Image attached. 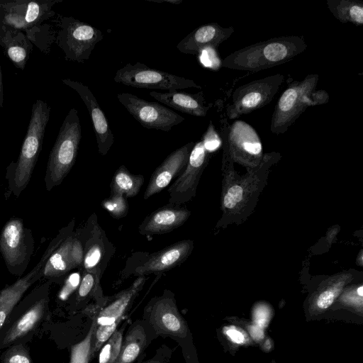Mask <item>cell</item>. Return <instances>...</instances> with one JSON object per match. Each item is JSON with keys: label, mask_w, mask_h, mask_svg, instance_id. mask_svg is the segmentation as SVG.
<instances>
[{"label": "cell", "mask_w": 363, "mask_h": 363, "mask_svg": "<svg viewBox=\"0 0 363 363\" xmlns=\"http://www.w3.org/2000/svg\"><path fill=\"white\" fill-rule=\"evenodd\" d=\"M150 2H154V3H167V4H179L182 2V0H146Z\"/></svg>", "instance_id": "43"}, {"label": "cell", "mask_w": 363, "mask_h": 363, "mask_svg": "<svg viewBox=\"0 0 363 363\" xmlns=\"http://www.w3.org/2000/svg\"><path fill=\"white\" fill-rule=\"evenodd\" d=\"M150 95L167 106L194 116H206L211 106L206 104L203 91L196 94L177 90L164 93L151 91Z\"/></svg>", "instance_id": "20"}, {"label": "cell", "mask_w": 363, "mask_h": 363, "mask_svg": "<svg viewBox=\"0 0 363 363\" xmlns=\"http://www.w3.org/2000/svg\"><path fill=\"white\" fill-rule=\"evenodd\" d=\"M128 324V320L125 321L122 326L117 329L112 335L104 342L99 350V363H114L118 358L125 329Z\"/></svg>", "instance_id": "31"}, {"label": "cell", "mask_w": 363, "mask_h": 363, "mask_svg": "<svg viewBox=\"0 0 363 363\" xmlns=\"http://www.w3.org/2000/svg\"><path fill=\"white\" fill-rule=\"evenodd\" d=\"M227 335L236 343H242L245 341V337L239 330L235 328H228L225 330Z\"/></svg>", "instance_id": "41"}, {"label": "cell", "mask_w": 363, "mask_h": 363, "mask_svg": "<svg viewBox=\"0 0 363 363\" xmlns=\"http://www.w3.org/2000/svg\"><path fill=\"white\" fill-rule=\"evenodd\" d=\"M6 32V26L0 23V46H1V43L3 38Z\"/></svg>", "instance_id": "44"}, {"label": "cell", "mask_w": 363, "mask_h": 363, "mask_svg": "<svg viewBox=\"0 0 363 363\" xmlns=\"http://www.w3.org/2000/svg\"><path fill=\"white\" fill-rule=\"evenodd\" d=\"M335 291L328 289L320 294L317 300V306L320 308H326L330 306L335 297Z\"/></svg>", "instance_id": "40"}, {"label": "cell", "mask_w": 363, "mask_h": 363, "mask_svg": "<svg viewBox=\"0 0 363 363\" xmlns=\"http://www.w3.org/2000/svg\"><path fill=\"white\" fill-rule=\"evenodd\" d=\"M208 153L202 140L194 144L184 171L167 189L169 196L167 205L179 206L194 196Z\"/></svg>", "instance_id": "13"}, {"label": "cell", "mask_w": 363, "mask_h": 363, "mask_svg": "<svg viewBox=\"0 0 363 363\" xmlns=\"http://www.w3.org/2000/svg\"><path fill=\"white\" fill-rule=\"evenodd\" d=\"M1 47L16 67L24 69L33 46L21 31L6 26Z\"/></svg>", "instance_id": "25"}, {"label": "cell", "mask_w": 363, "mask_h": 363, "mask_svg": "<svg viewBox=\"0 0 363 363\" xmlns=\"http://www.w3.org/2000/svg\"><path fill=\"white\" fill-rule=\"evenodd\" d=\"M190 215L186 208L167 205L147 216L138 230L144 235L167 233L184 224Z\"/></svg>", "instance_id": "19"}, {"label": "cell", "mask_w": 363, "mask_h": 363, "mask_svg": "<svg viewBox=\"0 0 363 363\" xmlns=\"http://www.w3.org/2000/svg\"><path fill=\"white\" fill-rule=\"evenodd\" d=\"M39 279L38 272L33 269L26 275L21 277L0 291V331L14 306L28 289Z\"/></svg>", "instance_id": "23"}, {"label": "cell", "mask_w": 363, "mask_h": 363, "mask_svg": "<svg viewBox=\"0 0 363 363\" xmlns=\"http://www.w3.org/2000/svg\"><path fill=\"white\" fill-rule=\"evenodd\" d=\"M81 138L78 111L73 108L65 116L49 155L44 178L47 191L60 185L71 170L76 161Z\"/></svg>", "instance_id": "6"}, {"label": "cell", "mask_w": 363, "mask_h": 363, "mask_svg": "<svg viewBox=\"0 0 363 363\" xmlns=\"http://www.w3.org/2000/svg\"><path fill=\"white\" fill-rule=\"evenodd\" d=\"M41 280L9 313L0 331V350L15 343H28L48 317L52 282Z\"/></svg>", "instance_id": "2"}, {"label": "cell", "mask_w": 363, "mask_h": 363, "mask_svg": "<svg viewBox=\"0 0 363 363\" xmlns=\"http://www.w3.org/2000/svg\"><path fill=\"white\" fill-rule=\"evenodd\" d=\"M80 282L79 273H73L66 277L64 285L60 292L61 299L67 298L74 291L77 290Z\"/></svg>", "instance_id": "39"}, {"label": "cell", "mask_w": 363, "mask_h": 363, "mask_svg": "<svg viewBox=\"0 0 363 363\" xmlns=\"http://www.w3.org/2000/svg\"><path fill=\"white\" fill-rule=\"evenodd\" d=\"M101 206L116 219L126 216L129 209L126 198L121 194H110L108 198L103 200Z\"/></svg>", "instance_id": "33"}, {"label": "cell", "mask_w": 363, "mask_h": 363, "mask_svg": "<svg viewBox=\"0 0 363 363\" xmlns=\"http://www.w3.org/2000/svg\"><path fill=\"white\" fill-rule=\"evenodd\" d=\"M146 280L145 277H138L128 288L108 297L105 305L101 307L96 305L91 358L96 356L104 342L118 329L123 315L143 289Z\"/></svg>", "instance_id": "7"}, {"label": "cell", "mask_w": 363, "mask_h": 363, "mask_svg": "<svg viewBox=\"0 0 363 363\" xmlns=\"http://www.w3.org/2000/svg\"><path fill=\"white\" fill-rule=\"evenodd\" d=\"M62 0H40L28 1L25 13V21L30 28L40 24L44 20L52 16V7Z\"/></svg>", "instance_id": "30"}, {"label": "cell", "mask_w": 363, "mask_h": 363, "mask_svg": "<svg viewBox=\"0 0 363 363\" xmlns=\"http://www.w3.org/2000/svg\"><path fill=\"white\" fill-rule=\"evenodd\" d=\"M306 48L301 36L273 38L232 52L222 60V67L257 72L286 63L303 52Z\"/></svg>", "instance_id": "3"}, {"label": "cell", "mask_w": 363, "mask_h": 363, "mask_svg": "<svg viewBox=\"0 0 363 363\" xmlns=\"http://www.w3.org/2000/svg\"><path fill=\"white\" fill-rule=\"evenodd\" d=\"M103 38L102 32L90 24L72 16H63L56 43L67 60L83 63L89 59L96 44Z\"/></svg>", "instance_id": "9"}, {"label": "cell", "mask_w": 363, "mask_h": 363, "mask_svg": "<svg viewBox=\"0 0 363 363\" xmlns=\"http://www.w3.org/2000/svg\"><path fill=\"white\" fill-rule=\"evenodd\" d=\"M233 27L224 28L217 23H209L194 29L177 45L182 53L196 55L208 47L218 48L234 33Z\"/></svg>", "instance_id": "17"}, {"label": "cell", "mask_w": 363, "mask_h": 363, "mask_svg": "<svg viewBox=\"0 0 363 363\" xmlns=\"http://www.w3.org/2000/svg\"><path fill=\"white\" fill-rule=\"evenodd\" d=\"M71 262L73 269L82 267L84 261V246L78 233H74L70 251Z\"/></svg>", "instance_id": "35"}, {"label": "cell", "mask_w": 363, "mask_h": 363, "mask_svg": "<svg viewBox=\"0 0 363 363\" xmlns=\"http://www.w3.org/2000/svg\"><path fill=\"white\" fill-rule=\"evenodd\" d=\"M101 270H83L82 277L75 292L72 308L73 310L84 309L86 302L94 298L95 304L101 307L106 304L108 297L104 296L100 285Z\"/></svg>", "instance_id": "24"}, {"label": "cell", "mask_w": 363, "mask_h": 363, "mask_svg": "<svg viewBox=\"0 0 363 363\" xmlns=\"http://www.w3.org/2000/svg\"><path fill=\"white\" fill-rule=\"evenodd\" d=\"M35 241L30 229L19 218H11L0 234V252L8 271L22 277L34 251Z\"/></svg>", "instance_id": "8"}, {"label": "cell", "mask_w": 363, "mask_h": 363, "mask_svg": "<svg viewBox=\"0 0 363 363\" xmlns=\"http://www.w3.org/2000/svg\"><path fill=\"white\" fill-rule=\"evenodd\" d=\"M142 320L151 342L158 337H169L180 346L186 363H198L190 329L172 291L164 289L152 297L144 308Z\"/></svg>", "instance_id": "1"}, {"label": "cell", "mask_w": 363, "mask_h": 363, "mask_svg": "<svg viewBox=\"0 0 363 363\" xmlns=\"http://www.w3.org/2000/svg\"><path fill=\"white\" fill-rule=\"evenodd\" d=\"M357 294L359 296H363V286H360L358 289H357Z\"/></svg>", "instance_id": "45"}, {"label": "cell", "mask_w": 363, "mask_h": 363, "mask_svg": "<svg viewBox=\"0 0 363 363\" xmlns=\"http://www.w3.org/2000/svg\"><path fill=\"white\" fill-rule=\"evenodd\" d=\"M50 108L45 101L38 99L32 106L31 116L18 158L6 169L8 191L18 197L28 186L41 151Z\"/></svg>", "instance_id": "4"}, {"label": "cell", "mask_w": 363, "mask_h": 363, "mask_svg": "<svg viewBox=\"0 0 363 363\" xmlns=\"http://www.w3.org/2000/svg\"><path fill=\"white\" fill-rule=\"evenodd\" d=\"M243 195V189L239 185H234L231 186L223 199V205L228 208H232L239 203Z\"/></svg>", "instance_id": "37"}, {"label": "cell", "mask_w": 363, "mask_h": 363, "mask_svg": "<svg viewBox=\"0 0 363 363\" xmlns=\"http://www.w3.org/2000/svg\"><path fill=\"white\" fill-rule=\"evenodd\" d=\"M3 102H4L3 78H2L1 67V65H0V108L3 107Z\"/></svg>", "instance_id": "42"}, {"label": "cell", "mask_w": 363, "mask_h": 363, "mask_svg": "<svg viewBox=\"0 0 363 363\" xmlns=\"http://www.w3.org/2000/svg\"><path fill=\"white\" fill-rule=\"evenodd\" d=\"M201 140L206 149L209 152L215 151L221 145L220 135L215 130L214 125L211 121H210L208 128Z\"/></svg>", "instance_id": "36"}, {"label": "cell", "mask_w": 363, "mask_h": 363, "mask_svg": "<svg viewBox=\"0 0 363 363\" xmlns=\"http://www.w3.org/2000/svg\"><path fill=\"white\" fill-rule=\"evenodd\" d=\"M97 306H86L82 313L89 315L91 325L86 336L78 343L72 345L70 352L69 363H89L93 345L94 333L96 327V312Z\"/></svg>", "instance_id": "29"}, {"label": "cell", "mask_w": 363, "mask_h": 363, "mask_svg": "<svg viewBox=\"0 0 363 363\" xmlns=\"http://www.w3.org/2000/svg\"><path fill=\"white\" fill-rule=\"evenodd\" d=\"M74 233V230L70 232L49 257L43 267L41 279L60 283L74 269L70 257Z\"/></svg>", "instance_id": "21"}, {"label": "cell", "mask_w": 363, "mask_h": 363, "mask_svg": "<svg viewBox=\"0 0 363 363\" xmlns=\"http://www.w3.org/2000/svg\"><path fill=\"white\" fill-rule=\"evenodd\" d=\"M318 80V74H310L301 81H294L286 88L272 116V133H284L308 107L328 102L329 95L325 91L315 90Z\"/></svg>", "instance_id": "5"}, {"label": "cell", "mask_w": 363, "mask_h": 363, "mask_svg": "<svg viewBox=\"0 0 363 363\" xmlns=\"http://www.w3.org/2000/svg\"><path fill=\"white\" fill-rule=\"evenodd\" d=\"M0 363H33L26 342L15 343L0 355Z\"/></svg>", "instance_id": "32"}, {"label": "cell", "mask_w": 363, "mask_h": 363, "mask_svg": "<svg viewBox=\"0 0 363 363\" xmlns=\"http://www.w3.org/2000/svg\"><path fill=\"white\" fill-rule=\"evenodd\" d=\"M193 247L192 240L177 242L149 255L143 262L133 269V273L138 277H145L170 270L183 263L191 254Z\"/></svg>", "instance_id": "15"}, {"label": "cell", "mask_w": 363, "mask_h": 363, "mask_svg": "<svg viewBox=\"0 0 363 363\" xmlns=\"http://www.w3.org/2000/svg\"><path fill=\"white\" fill-rule=\"evenodd\" d=\"M172 354L173 350L171 347L166 345H162L157 349L151 358L141 363H169Z\"/></svg>", "instance_id": "38"}, {"label": "cell", "mask_w": 363, "mask_h": 363, "mask_svg": "<svg viewBox=\"0 0 363 363\" xmlns=\"http://www.w3.org/2000/svg\"><path fill=\"white\" fill-rule=\"evenodd\" d=\"M119 102L129 113L148 129L165 132L181 123L184 118L159 103L144 100L130 93L117 94Z\"/></svg>", "instance_id": "12"}, {"label": "cell", "mask_w": 363, "mask_h": 363, "mask_svg": "<svg viewBox=\"0 0 363 363\" xmlns=\"http://www.w3.org/2000/svg\"><path fill=\"white\" fill-rule=\"evenodd\" d=\"M150 343L143 320H135L124 335L119 355L114 363H133Z\"/></svg>", "instance_id": "22"}, {"label": "cell", "mask_w": 363, "mask_h": 363, "mask_svg": "<svg viewBox=\"0 0 363 363\" xmlns=\"http://www.w3.org/2000/svg\"><path fill=\"white\" fill-rule=\"evenodd\" d=\"M194 144V142H189L177 149L157 167L144 193V199L162 191L175 177L184 171Z\"/></svg>", "instance_id": "16"}, {"label": "cell", "mask_w": 363, "mask_h": 363, "mask_svg": "<svg viewBox=\"0 0 363 363\" xmlns=\"http://www.w3.org/2000/svg\"><path fill=\"white\" fill-rule=\"evenodd\" d=\"M144 183L140 174H131L124 165H121L114 173L111 184L110 194H121L125 198L135 196Z\"/></svg>", "instance_id": "27"}, {"label": "cell", "mask_w": 363, "mask_h": 363, "mask_svg": "<svg viewBox=\"0 0 363 363\" xmlns=\"http://www.w3.org/2000/svg\"><path fill=\"white\" fill-rule=\"evenodd\" d=\"M285 80L283 74H275L238 87L226 107V116L235 119L269 104Z\"/></svg>", "instance_id": "10"}, {"label": "cell", "mask_w": 363, "mask_h": 363, "mask_svg": "<svg viewBox=\"0 0 363 363\" xmlns=\"http://www.w3.org/2000/svg\"><path fill=\"white\" fill-rule=\"evenodd\" d=\"M228 140L230 152L235 158H257L262 152V143L257 131L242 121L230 125Z\"/></svg>", "instance_id": "18"}, {"label": "cell", "mask_w": 363, "mask_h": 363, "mask_svg": "<svg viewBox=\"0 0 363 363\" xmlns=\"http://www.w3.org/2000/svg\"><path fill=\"white\" fill-rule=\"evenodd\" d=\"M327 7L333 16L342 23L356 26L363 24V3L357 0H327Z\"/></svg>", "instance_id": "28"}, {"label": "cell", "mask_w": 363, "mask_h": 363, "mask_svg": "<svg viewBox=\"0 0 363 363\" xmlns=\"http://www.w3.org/2000/svg\"><path fill=\"white\" fill-rule=\"evenodd\" d=\"M84 246V270L101 269L102 259L105 257V245L100 227L95 225Z\"/></svg>", "instance_id": "26"}, {"label": "cell", "mask_w": 363, "mask_h": 363, "mask_svg": "<svg viewBox=\"0 0 363 363\" xmlns=\"http://www.w3.org/2000/svg\"><path fill=\"white\" fill-rule=\"evenodd\" d=\"M62 82L76 91L86 105L92 121L99 152L106 155L114 142V136L94 95L87 86L79 82L70 79H63Z\"/></svg>", "instance_id": "14"}, {"label": "cell", "mask_w": 363, "mask_h": 363, "mask_svg": "<svg viewBox=\"0 0 363 363\" xmlns=\"http://www.w3.org/2000/svg\"><path fill=\"white\" fill-rule=\"evenodd\" d=\"M199 54L201 55V62L206 67L213 70H217L222 67V60H220L218 55L216 48H206Z\"/></svg>", "instance_id": "34"}, {"label": "cell", "mask_w": 363, "mask_h": 363, "mask_svg": "<svg viewBox=\"0 0 363 363\" xmlns=\"http://www.w3.org/2000/svg\"><path fill=\"white\" fill-rule=\"evenodd\" d=\"M113 80L135 88L156 89L168 91L191 87L201 89L192 79L151 68L140 62L135 65L127 63L116 72Z\"/></svg>", "instance_id": "11"}]
</instances>
